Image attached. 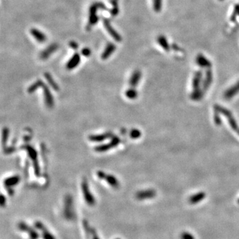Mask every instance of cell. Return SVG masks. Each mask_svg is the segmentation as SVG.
I'll use <instances>...</instances> for the list:
<instances>
[{"mask_svg": "<svg viewBox=\"0 0 239 239\" xmlns=\"http://www.w3.org/2000/svg\"><path fill=\"white\" fill-rule=\"evenodd\" d=\"M101 9L105 11H110V9L105 6V3L100 2H96L92 3L89 7V17H88V23L86 25V29L90 31L92 26L98 24L99 17L97 15V10Z\"/></svg>", "mask_w": 239, "mask_h": 239, "instance_id": "cell-1", "label": "cell"}, {"mask_svg": "<svg viewBox=\"0 0 239 239\" xmlns=\"http://www.w3.org/2000/svg\"><path fill=\"white\" fill-rule=\"evenodd\" d=\"M63 212L64 217L68 220H72L75 217L74 207H73V199L71 195H67L64 199V207Z\"/></svg>", "mask_w": 239, "mask_h": 239, "instance_id": "cell-2", "label": "cell"}, {"mask_svg": "<svg viewBox=\"0 0 239 239\" xmlns=\"http://www.w3.org/2000/svg\"><path fill=\"white\" fill-rule=\"evenodd\" d=\"M81 188H82L83 194L84 196V199L85 200L86 203L88 205H90V206L94 205L96 203V200L94 197L93 195H92V193L90 191L89 187H88V184L86 179L83 181L81 184Z\"/></svg>", "mask_w": 239, "mask_h": 239, "instance_id": "cell-3", "label": "cell"}, {"mask_svg": "<svg viewBox=\"0 0 239 239\" xmlns=\"http://www.w3.org/2000/svg\"><path fill=\"white\" fill-rule=\"evenodd\" d=\"M97 176L99 179L105 180L106 182L108 183L111 187H112L115 189H118L120 186V183L116 177L113 175H108L106 174L104 171H99L97 172Z\"/></svg>", "mask_w": 239, "mask_h": 239, "instance_id": "cell-4", "label": "cell"}, {"mask_svg": "<svg viewBox=\"0 0 239 239\" xmlns=\"http://www.w3.org/2000/svg\"><path fill=\"white\" fill-rule=\"evenodd\" d=\"M102 22L105 29L108 31V32L110 35L113 37L114 39L117 42L122 41V38L121 35L114 29L112 25L110 24V19L106 17H102Z\"/></svg>", "mask_w": 239, "mask_h": 239, "instance_id": "cell-5", "label": "cell"}, {"mask_svg": "<svg viewBox=\"0 0 239 239\" xmlns=\"http://www.w3.org/2000/svg\"><path fill=\"white\" fill-rule=\"evenodd\" d=\"M120 143V139L118 137L113 136L112 138V140L107 144H103L101 145L97 146L95 148V151L97 152H105L108 151L110 149H112L119 144Z\"/></svg>", "mask_w": 239, "mask_h": 239, "instance_id": "cell-6", "label": "cell"}, {"mask_svg": "<svg viewBox=\"0 0 239 239\" xmlns=\"http://www.w3.org/2000/svg\"><path fill=\"white\" fill-rule=\"evenodd\" d=\"M27 151L28 152L29 156L30 157L31 159L33 161V165H34V169H35V173L37 176H39L40 174V169L39 166L38 161L37 160V154L35 150L33 148L31 147L29 145H25L24 147Z\"/></svg>", "mask_w": 239, "mask_h": 239, "instance_id": "cell-7", "label": "cell"}, {"mask_svg": "<svg viewBox=\"0 0 239 239\" xmlns=\"http://www.w3.org/2000/svg\"><path fill=\"white\" fill-rule=\"evenodd\" d=\"M17 226L18 229L20 230L28 233L31 239H38L39 237V234L37 231L28 225H27L24 222H19Z\"/></svg>", "mask_w": 239, "mask_h": 239, "instance_id": "cell-8", "label": "cell"}, {"mask_svg": "<svg viewBox=\"0 0 239 239\" xmlns=\"http://www.w3.org/2000/svg\"><path fill=\"white\" fill-rule=\"evenodd\" d=\"M34 226L37 229L41 231V237L43 239H56L55 237L49 232L41 222L35 221L34 223Z\"/></svg>", "mask_w": 239, "mask_h": 239, "instance_id": "cell-9", "label": "cell"}, {"mask_svg": "<svg viewBox=\"0 0 239 239\" xmlns=\"http://www.w3.org/2000/svg\"><path fill=\"white\" fill-rule=\"evenodd\" d=\"M59 48V46L57 43H53L44 49L40 54V58L42 60H46L55 53Z\"/></svg>", "mask_w": 239, "mask_h": 239, "instance_id": "cell-10", "label": "cell"}, {"mask_svg": "<svg viewBox=\"0 0 239 239\" xmlns=\"http://www.w3.org/2000/svg\"><path fill=\"white\" fill-rule=\"evenodd\" d=\"M41 88H43V94H44V98L46 105L49 108H52L54 105V100L53 96L49 90V88L46 86V84L43 83L42 84Z\"/></svg>", "mask_w": 239, "mask_h": 239, "instance_id": "cell-11", "label": "cell"}, {"mask_svg": "<svg viewBox=\"0 0 239 239\" xmlns=\"http://www.w3.org/2000/svg\"><path fill=\"white\" fill-rule=\"evenodd\" d=\"M156 195V191L152 189H147L138 192L136 195V197L138 200H144L152 199Z\"/></svg>", "mask_w": 239, "mask_h": 239, "instance_id": "cell-12", "label": "cell"}, {"mask_svg": "<svg viewBox=\"0 0 239 239\" xmlns=\"http://www.w3.org/2000/svg\"><path fill=\"white\" fill-rule=\"evenodd\" d=\"M80 62V56L78 53H75L72 57L71 58L67 63V68L68 70H72L76 68L79 64Z\"/></svg>", "mask_w": 239, "mask_h": 239, "instance_id": "cell-13", "label": "cell"}, {"mask_svg": "<svg viewBox=\"0 0 239 239\" xmlns=\"http://www.w3.org/2000/svg\"><path fill=\"white\" fill-rule=\"evenodd\" d=\"M116 47L113 43L108 42L106 45V47L102 54V59L103 60H106L110 55H112L113 53L116 51Z\"/></svg>", "mask_w": 239, "mask_h": 239, "instance_id": "cell-14", "label": "cell"}, {"mask_svg": "<svg viewBox=\"0 0 239 239\" xmlns=\"http://www.w3.org/2000/svg\"><path fill=\"white\" fill-rule=\"evenodd\" d=\"M216 109H217V110H219V112H222L223 114H224L226 118L229 119V121L230 122V126L232 127V128L234 130H236L237 128V124L236 122H235L234 118L233 117L232 114H231V113L229 111H228L227 110L225 109V108H222L220 107L219 106H217L215 108Z\"/></svg>", "mask_w": 239, "mask_h": 239, "instance_id": "cell-15", "label": "cell"}, {"mask_svg": "<svg viewBox=\"0 0 239 239\" xmlns=\"http://www.w3.org/2000/svg\"><path fill=\"white\" fill-rule=\"evenodd\" d=\"M30 33L32 35L33 37L35 39V40L41 43H43L47 41V36L39 29L33 28L30 30Z\"/></svg>", "mask_w": 239, "mask_h": 239, "instance_id": "cell-16", "label": "cell"}, {"mask_svg": "<svg viewBox=\"0 0 239 239\" xmlns=\"http://www.w3.org/2000/svg\"><path fill=\"white\" fill-rule=\"evenodd\" d=\"M113 136H113L112 134L110 133V132H108V133H105V134H103L91 135V136L88 137V139H89V140H90L92 142H101L105 140L106 139L112 138Z\"/></svg>", "mask_w": 239, "mask_h": 239, "instance_id": "cell-17", "label": "cell"}, {"mask_svg": "<svg viewBox=\"0 0 239 239\" xmlns=\"http://www.w3.org/2000/svg\"><path fill=\"white\" fill-rule=\"evenodd\" d=\"M141 76L142 73L140 71L136 70L133 72V74L131 76L130 79V85L131 86V87L134 88L137 86L138 83L140 82Z\"/></svg>", "mask_w": 239, "mask_h": 239, "instance_id": "cell-18", "label": "cell"}, {"mask_svg": "<svg viewBox=\"0 0 239 239\" xmlns=\"http://www.w3.org/2000/svg\"><path fill=\"white\" fill-rule=\"evenodd\" d=\"M20 181V177L18 175H14L12 177H9L4 180L5 187L7 188H11L12 187L16 186Z\"/></svg>", "mask_w": 239, "mask_h": 239, "instance_id": "cell-19", "label": "cell"}, {"mask_svg": "<svg viewBox=\"0 0 239 239\" xmlns=\"http://www.w3.org/2000/svg\"><path fill=\"white\" fill-rule=\"evenodd\" d=\"M239 91V82L235 84L234 86L231 87L229 90H227L225 94V97L226 99H230L234 96V94H236Z\"/></svg>", "mask_w": 239, "mask_h": 239, "instance_id": "cell-20", "label": "cell"}, {"mask_svg": "<svg viewBox=\"0 0 239 239\" xmlns=\"http://www.w3.org/2000/svg\"><path fill=\"white\" fill-rule=\"evenodd\" d=\"M205 195L204 193H199L191 197L189 199V202L192 204L199 203L200 201H201V200H203L204 198H205Z\"/></svg>", "mask_w": 239, "mask_h": 239, "instance_id": "cell-21", "label": "cell"}, {"mask_svg": "<svg viewBox=\"0 0 239 239\" xmlns=\"http://www.w3.org/2000/svg\"><path fill=\"white\" fill-rule=\"evenodd\" d=\"M45 77L46 78V79H47L49 84H50V85H51V86L53 88V89H55L56 91H58V90L59 89V86H58L57 83L54 81V80L53 79V77L51 76V75L48 72H45Z\"/></svg>", "mask_w": 239, "mask_h": 239, "instance_id": "cell-22", "label": "cell"}, {"mask_svg": "<svg viewBox=\"0 0 239 239\" xmlns=\"http://www.w3.org/2000/svg\"><path fill=\"white\" fill-rule=\"evenodd\" d=\"M43 84V82H42L41 80H38L37 81L33 83L32 85H31L28 88V92L29 93H33L37 89H38L39 88H40L42 86V84Z\"/></svg>", "mask_w": 239, "mask_h": 239, "instance_id": "cell-23", "label": "cell"}, {"mask_svg": "<svg viewBox=\"0 0 239 239\" xmlns=\"http://www.w3.org/2000/svg\"><path fill=\"white\" fill-rule=\"evenodd\" d=\"M125 94H126V97L128 98L129 99H131V100L135 99L136 98H137V96H138L137 91L135 89H134L133 88H130V89L127 90L126 91Z\"/></svg>", "mask_w": 239, "mask_h": 239, "instance_id": "cell-24", "label": "cell"}, {"mask_svg": "<svg viewBox=\"0 0 239 239\" xmlns=\"http://www.w3.org/2000/svg\"><path fill=\"white\" fill-rule=\"evenodd\" d=\"M153 9L156 12H159L161 9V5H162V0H153Z\"/></svg>", "mask_w": 239, "mask_h": 239, "instance_id": "cell-25", "label": "cell"}, {"mask_svg": "<svg viewBox=\"0 0 239 239\" xmlns=\"http://www.w3.org/2000/svg\"><path fill=\"white\" fill-rule=\"evenodd\" d=\"M8 136H9V130L7 128H5L3 130V134H2V142L3 145H5L6 144L7 138H8Z\"/></svg>", "mask_w": 239, "mask_h": 239, "instance_id": "cell-26", "label": "cell"}, {"mask_svg": "<svg viewBox=\"0 0 239 239\" xmlns=\"http://www.w3.org/2000/svg\"><path fill=\"white\" fill-rule=\"evenodd\" d=\"M197 61H198L199 64H200L202 67H204V66H207V67L210 66V64L209 63V61H207L205 59V58H204L203 57H199L198 59H197Z\"/></svg>", "mask_w": 239, "mask_h": 239, "instance_id": "cell-27", "label": "cell"}, {"mask_svg": "<svg viewBox=\"0 0 239 239\" xmlns=\"http://www.w3.org/2000/svg\"><path fill=\"white\" fill-rule=\"evenodd\" d=\"M130 136L133 139H136L140 138L141 136V132L140 130L137 129H134L130 132Z\"/></svg>", "mask_w": 239, "mask_h": 239, "instance_id": "cell-28", "label": "cell"}, {"mask_svg": "<svg viewBox=\"0 0 239 239\" xmlns=\"http://www.w3.org/2000/svg\"><path fill=\"white\" fill-rule=\"evenodd\" d=\"M81 54L84 57H89L91 55V50L87 47L82 49Z\"/></svg>", "mask_w": 239, "mask_h": 239, "instance_id": "cell-29", "label": "cell"}, {"mask_svg": "<svg viewBox=\"0 0 239 239\" xmlns=\"http://www.w3.org/2000/svg\"><path fill=\"white\" fill-rule=\"evenodd\" d=\"M68 45L70 46V47L72 49H74V50H77V49H78V48H79L78 43H77L76 41H71L69 42Z\"/></svg>", "mask_w": 239, "mask_h": 239, "instance_id": "cell-30", "label": "cell"}, {"mask_svg": "<svg viewBox=\"0 0 239 239\" xmlns=\"http://www.w3.org/2000/svg\"><path fill=\"white\" fill-rule=\"evenodd\" d=\"M182 239H194V237L189 233H183L182 234Z\"/></svg>", "mask_w": 239, "mask_h": 239, "instance_id": "cell-31", "label": "cell"}, {"mask_svg": "<svg viewBox=\"0 0 239 239\" xmlns=\"http://www.w3.org/2000/svg\"><path fill=\"white\" fill-rule=\"evenodd\" d=\"M109 12L112 16L113 17L116 16V15H118L119 13V8H112L109 11Z\"/></svg>", "mask_w": 239, "mask_h": 239, "instance_id": "cell-32", "label": "cell"}, {"mask_svg": "<svg viewBox=\"0 0 239 239\" xmlns=\"http://www.w3.org/2000/svg\"><path fill=\"white\" fill-rule=\"evenodd\" d=\"M110 3L112 6V8H119L118 0H110Z\"/></svg>", "mask_w": 239, "mask_h": 239, "instance_id": "cell-33", "label": "cell"}, {"mask_svg": "<svg viewBox=\"0 0 239 239\" xmlns=\"http://www.w3.org/2000/svg\"><path fill=\"white\" fill-rule=\"evenodd\" d=\"M6 201V197H4V195H2V197H1V205H2V207L5 205Z\"/></svg>", "mask_w": 239, "mask_h": 239, "instance_id": "cell-34", "label": "cell"}, {"mask_svg": "<svg viewBox=\"0 0 239 239\" xmlns=\"http://www.w3.org/2000/svg\"><path fill=\"white\" fill-rule=\"evenodd\" d=\"M92 234H93V237H92V239H100L99 237H98V235L96 234V233H94V231L93 233H92Z\"/></svg>", "mask_w": 239, "mask_h": 239, "instance_id": "cell-35", "label": "cell"}, {"mask_svg": "<svg viewBox=\"0 0 239 239\" xmlns=\"http://www.w3.org/2000/svg\"><path fill=\"white\" fill-rule=\"evenodd\" d=\"M116 239H120V238H116Z\"/></svg>", "mask_w": 239, "mask_h": 239, "instance_id": "cell-36", "label": "cell"}, {"mask_svg": "<svg viewBox=\"0 0 239 239\" xmlns=\"http://www.w3.org/2000/svg\"><path fill=\"white\" fill-rule=\"evenodd\" d=\"M238 203H239V200H238Z\"/></svg>", "mask_w": 239, "mask_h": 239, "instance_id": "cell-37", "label": "cell"}]
</instances>
